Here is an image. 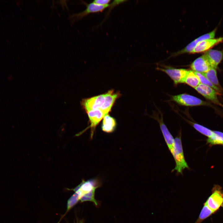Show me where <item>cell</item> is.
I'll use <instances>...</instances> for the list:
<instances>
[{
  "label": "cell",
  "instance_id": "484cf974",
  "mask_svg": "<svg viewBox=\"0 0 223 223\" xmlns=\"http://www.w3.org/2000/svg\"></svg>",
  "mask_w": 223,
  "mask_h": 223
},
{
  "label": "cell",
  "instance_id": "3957f363",
  "mask_svg": "<svg viewBox=\"0 0 223 223\" xmlns=\"http://www.w3.org/2000/svg\"><path fill=\"white\" fill-rule=\"evenodd\" d=\"M204 203L215 212L223 206V191L220 186H214L212 194Z\"/></svg>",
  "mask_w": 223,
  "mask_h": 223
},
{
  "label": "cell",
  "instance_id": "9a60e30c",
  "mask_svg": "<svg viewBox=\"0 0 223 223\" xmlns=\"http://www.w3.org/2000/svg\"><path fill=\"white\" fill-rule=\"evenodd\" d=\"M207 57L212 68L216 69L223 58V53L220 50L210 49L204 54Z\"/></svg>",
  "mask_w": 223,
  "mask_h": 223
},
{
  "label": "cell",
  "instance_id": "7402d4cb",
  "mask_svg": "<svg viewBox=\"0 0 223 223\" xmlns=\"http://www.w3.org/2000/svg\"><path fill=\"white\" fill-rule=\"evenodd\" d=\"M195 72V74L198 77L200 82L201 84L207 85L213 88L219 93L222 92L221 90L212 84L203 74L198 72Z\"/></svg>",
  "mask_w": 223,
  "mask_h": 223
},
{
  "label": "cell",
  "instance_id": "603a6c76",
  "mask_svg": "<svg viewBox=\"0 0 223 223\" xmlns=\"http://www.w3.org/2000/svg\"><path fill=\"white\" fill-rule=\"evenodd\" d=\"M95 189H94L89 193L84 195L80 199L81 202L85 201H91L94 203L95 204L97 205V203L94 199V192Z\"/></svg>",
  "mask_w": 223,
  "mask_h": 223
},
{
  "label": "cell",
  "instance_id": "2e32d148",
  "mask_svg": "<svg viewBox=\"0 0 223 223\" xmlns=\"http://www.w3.org/2000/svg\"><path fill=\"white\" fill-rule=\"evenodd\" d=\"M116 125L115 120L107 114L105 116L103 119L102 129L104 132L112 133L115 129Z\"/></svg>",
  "mask_w": 223,
  "mask_h": 223
},
{
  "label": "cell",
  "instance_id": "5bb4252c",
  "mask_svg": "<svg viewBox=\"0 0 223 223\" xmlns=\"http://www.w3.org/2000/svg\"><path fill=\"white\" fill-rule=\"evenodd\" d=\"M160 127L166 144L171 153L172 154L174 145V139L164 123L162 117L158 119Z\"/></svg>",
  "mask_w": 223,
  "mask_h": 223
},
{
  "label": "cell",
  "instance_id": "4fadbf2b",
  "mask_svg": "<svg viewBox=\"0 0 223 223\" xmlns=\"http://www.w3.org/2000/svg\"><path fill=\"white\" fill-rule=\"evenodd\" d=\"M86 112L90 123V126L92 129L91 137L92 138L94 129L105 115L100 109L90 111Z\"/></svg>",
  "mask_w": 223,
  "mask_h": 223
},
{
  "label": "cell",
  "instance_id": "d4e9b609",
  "mask_svg": "<svg viewBox=\"0 0 223 223\" xmlns=\"http://www.w3.org/2000/svg\"><path fill=\"white\" fill-rule=\"evenodd\" d=\"M111 2L110 0H96L93 2L99 5H105L109 4Z\"/></svg>",
  "mask_w": 223,
  "mask_h": 223
},
{
  "label": "cell",
  "instance_id": "8992f818",
  "mask_svg": "<svg viewBox=\"0 0 223 223\" xmlns=\"http://www.w3.org/2000/svg\"><path fill=\"white\" fill-rule=\"evenodd\" d=\"M104 101V94L83 99L81 102V104L87 112L91 110L100 109L103 104Z\"/></svg>",
  "mask_w": 223,
  "mask_h": 223
},
{
  "label": "cell",
  "instance_id": "5b68a950",
  "mask_svg": "<svg viewBox=\"0 0 223 223\" xmlns=\"http://www.w3.org/2000/svg\"><path fill=\"white\" fill-rule=\"evenodd\" d=\"M195 89L206 99L223 107V105L218 98L217 95L219 93L213 88L200 83Z\"/></svg>",
  "mask_w": 223,
  "mask_h": 223
},
{
  "label": "cell",
  "instance_id": "cb8c5ba5",
  "mask_svg": "<svg viewBox=\"0 0 223 223\" xmlns=\"http://www.w3.org/2000/svg\"><path fill=\"white\" fill-rule=\"evenodd\" d=\"M80 200L78 195L75 193L68 199L67 203V211H68L74 206Z\"/></svg>",
  "mask_w": 223,
  "mask_h": 223
},
{
  "label": "cell",
  "instance_id": "30bf717a",
  "mask_svg": "<svg viewBox=\"0 0 223 223\" xmlns=\"http://www.w3.org/2000/svg\"><path fill=\"white\" fill-rule=\"evenodd\" d=\"M104 94V103L100 109L106 116L111 111L114 103L120 96V94L119 92L115 93L113 90H111Z\"/></svg>",
  "mask_w": 223,
  "mask_h": 223
},
{
  "label": "cell",
  "instance_id": "8fae6325",
  "mask_svg": "<svg viewBox=\"0 0 223 223\" xmlns=\"http://www.w3.org/2000/svg\"><path fill=\"white\" fill-rule=\"evenodd\" d=\"M223 37L207 39L198 43L191 53H200L207 51L214 46L222 42Z\"/></svg>",
  "mask_w": 223,
  "mask_h": 223
},
{
  "label": "cell",
  "instance_id": "44dd1931",
  "mask_svg": "<svg viewBox=\"0 0 223 223\" xmlns=\"http://www.w3.org/2000/svg\"><path fill=\"white\" fill-rule=\"evenodd\" d=\"M189 123L198 131L201 133L208 137L211 136L213 131L199 124L189 121Z\"/></svg>",
  "mask_w": 223,
  "mask_h": 223
},
{
  "label": "cell",
  "instance_id": "ffe728a7",
  "mask_svg": "<svg viewBox=\"0 0 223 223\" xmlns=\"http://www.w3.org/2000/svg\"><path fill=\"white\" fill-rule=\"evenodd\" d=\"M215 212L206 204L204 203L203 206L200 212L199 217L195 223H201L204 220Z\"/></svg>",
  "mask_w": 223,
  "mask_h": 223
},
{
  "label": "cell",
  "instance_id": "d6986e66",
  "mask_svg": "<svg viewBox=\"0 0 223 223\" xmlns=\"http://www.w3.org/2000/svg\"><path fill=\"white\" fill-rule=\"evenodd\" d=\"M207 142L212 145L223 144V133L218 131H213L212 135L208 138Z\"/></svg>",
  "mask_w": 223,
  "mask_h": 223
},
{
  "label": "cell",
  "instance_id": "9c48e42d",
  "mask_svg": "<svg viewBox=\"0 0 223 223\" xmlns=\"http://www.w3.org/2000/svg\"><path fill=\"white\" fill-rule=\"evenodd\" d=\"M191 68L194 72L201 73H205L212 68L205 54L196 59L191 63Z\"/></svg>",
  "mask_w": 223,
  "mask_h": 223
},
{
  "label": "cell",
  "instance_id": "7a4b0ae2",
  "mask_svg": "<svg viewBox=\"0 0 223 223\" xmlns=\"http://www.w3.org/2000/svg\"><path fill=\"white\" fill-rule=\"evenodd\" d=\"M171 100L179 105L186 106H211L209 103L196 97L186 94L172 96Z\"/></svg>",
  "mask_w": 223,
  "mask_h": 223
},
{
  "label": "cell",
  "instance_id": "7c38bea8",
  "mask_svg": "<svg viewBox=\"0 0 223 223\" xmlns=\"http://www.w3.org/2000/svg\"><path fill=\"white\" fill-rule=\"evenodd\" d=\"M216 32V29H215L209 33L199 37L190 43L183 49L176 53L175 55H178L186 53H191L197 44L199 42L206 39L214 38Z\"/></svg>",
  "mask_w": 223,
  "mask_h": 223
},
{
  "label": "cell",
  "instance_id": "6da1fadb",
  "mask_svg": "<svg viewBox=\"0 0 223 223\" xmlns=\"http://www.w3.org/2000/svg\"><path fill=\"white\" fill-rule=\"evenodd\" d=\"M181 133L174 138V145L173 155L174 159L176 166L172 170H176L178 173L182 174V171L185 168L189 169V167L186 162L182 148Z\"/></svg>",
  "mask_w": 223,
  "mask_h": 223
},
{
  "label": "cell",
  "instance_id": "ac0fdd59",
  "mask_svg": "<svg viewBox=\"0 0 223 223\" xmlns=\"http://www.w3.org/2000/svg\"><path fill=\"white\" fill-rule=\"evenodd\" d=\"M183 83H185L194 88L196 87L200 84L199 80L195 72L190 70H189L184 80Z\"/></svg>",
  "mask_w": 223,
  "mask_h": 223
},
{
  "label": "cell",
  "instance_id": "ba28073f",
  "mask_svg": "<svg viewBox=\"0 0 223 223\" xmlns=\"http://www.w3.org/2000/svg\"><path fill=\"white\" fill-rule=\"evenodd\" d=\"M98 181L96 179H91L83 181L78 186L73 189L81 198L85 195L99 186Z\"/></svg>",
  "mask_w": 223,
  "mask_h": 223
},
{
  "label": "cell",
  "instance_id": "e0dca14e",
  "mask_svg": "<svg viewBox=\"0 0 223 223\" xmlns=\"http://www.w3.org/2000/svg\"><path fill=\"white\" fill-rule=\"evenodd\" d=\"M214 86L219 88L222 91L223 89L219 83L217 75L216 69L212 68L207 72L202 73Z\"/></svg>",
  "mask_w": 223,
  "mask_h": 223
},
{
  "label": "cell",
  "instance_id": "52a82bcc",
  "mask_svg": "<svg viewBox=\"0 0 223 223\" xmlns=\"http://www.w3.org/2000/svg\"><path fill=\"white\" fill-rule=\"evenodd\" d=\"M157 69L166 73L176 85L183 83L184 80L189 72L188 70L185 69L163 68H158Z\"/></svg>",
  "mask_w": 223,
  "mask_h": 223
},
{
  "label": "cell",
  "instance_id": "277c9868",
  "mask_svg": "<svg viewBox=\"0 0 223 223\" xmlns=\"http://www.w3.org/2000/svg\"><path fill=\"white\" fill-rule=\"evenodd\" d=\"M86 8L82 12L70 15L69 19L72 23L76 21L82 19L89 14L102 12L108 7H110L111 4L105 5H101L95 4L93 2L90 4H85Z\"/></svg>",
  "mask_w": 223,
  "mask_h": 223
}]
</instances>
